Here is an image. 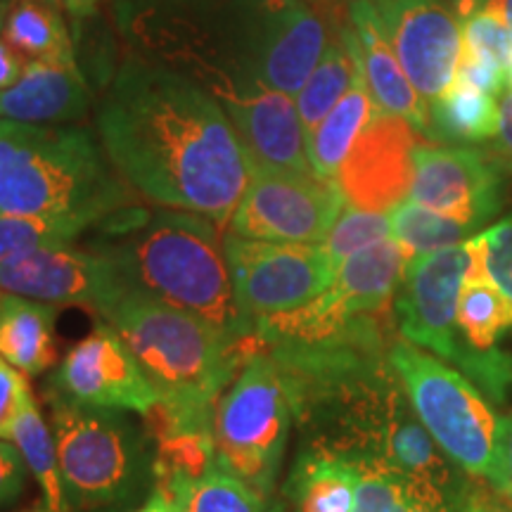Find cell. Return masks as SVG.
I'll return each instance as SVG.
<instances>
[{
	"label": "cell",
	"instance_id": "6da1fadb",
	"mask_svg": "<svg viewBox=\"0 0 512 512\" xmlns=\"http://www.w3.org/2000/svg\"><path fill=\"white\" fill-rule=\"evenodd\" d=\"M95 128L117 174L145 200L228 226L249 157L221 102L174 67L128 55L107 81Z\"/></svg>",
	"mask_w": 512,
	"mask_h": 512
},
{
	"label": "cell",
	"instance_id": "7a4b0ae2",
	"mask_svg": "<svg viewBox=\"0 0 512 512\" xmlns=\"http://www.w3.org/2000/svg\"><path fill=\"white\" fill-rule=\"evenodd\" d=\"M98 249L117 266L128 290L195 313L233 342H249L235 309L223 238L214 221L190 211L131 207L102 223Z\"/></svg>",
	"mask_w": 512,
	"mask_h": 512
},
{
	"label": "cell",
	"instance_id": "3957f363",
	"mask_svg": "<svg viewBox=\"0 0 512 512\" xmlns=\"http://www.w3.org/2000/svg\"><path fill=\"white\" fill-rule=\"evenodd\" d=\"M275 8L278 0H114V22L138 57L221 98L242 83H264Z\"/></svg>",
	"mask_w": 512,
	"mask_h": 512
},
{
	"label": "cell",
	"instance_id": "277c9868",
	"mask_svg": "<svg viewBox=\"0 0 512 512\" xmlns=\"http://www.w3.org/2000/svg\"><path fill=\"white\" fill-rule=\"evenodd\" d=\"M136 356L159 403L147 430L188 427L214 432L216 401L238 373L249 342L238 344L219 328L150 294L124 290L100 313Z\"/></svg>",
	"mask_w": 512,
	"mask_h": 512
},
{
	"label": "cell",
	"instance_id": "5b68a950",
	"mask_svg": "<svg viewBox=\"0 0 512 512\" xmlns=\"http://www.w3.org/2000/svg\"><path fill=\"white\" fill-rule=\"evenodd\" d=\"M138 207L91 131L0 119V214L79 216L95 226Z\"/></svg>",
	"mask_w": 512,
	"mask_h": 512
},
{
	"label": "cell",
	"instance_id": "8992f818",
	"mask_svg": "<svg viewBox=\"0 0 512 512\" xmlns=\"http://www.w3.org/2000/svg\"><path fill=\"white\" fill-rule=\"evenodd\" d=\"M389 361L415 415L441 451L510 501L505 418L489 399L456 368L401 337L392 344Z\"/></svg>",
	"mask_w": 512,
	"mask_h": 512
},
{
	"label": "cell",
	"instance_id": "52a82bcc",
	"mask_svg": "<svg viewBox=\"0 0 512 512\" xmlns=\"http://www.w3.org/2000/svg\"><path fill=\"white\" fill-rule=\"evenodd\" d=\"M69 510H117L155 489V446L117 411H95L48 392Z\"/></svg>",
	"mask_w": 512,
	"mask_h": 512
},
{
	"label": "cell",
	"instance_id": "ba28073f",
	"mask_svg": "<svg viewBox=\"0 0 512 512\" xmlns=\"http://www.w3.org/2000/svg\"><path fill=\"white\" fill-rule=\"evenodd\" d=\"M465 271V242L408 261L394 297L396 332L463 373L494 403H503L512 389V354L472 349L458 328V294Z\"/></svg>",
	"mask_w": 512,
	"mask_h": 512
},
{
	"label": "cell",
	"instance_id": "9c48e42d",
	"mask_svg": "<svg viewBox=\"0 0 512 512\" xmlns=\"http://www.w3.org/2000/svg\"><path fill=\"white\" fill-rule=\"evenodd\" d=\"M292 415L278 368L249 339L238 373L216 401L214 441L219 465L261 496L273 498Z\"/></svg>",
	"mask_w": 512,
	"mask_h": 512
},
{
	"label": "cell",
	"instance_id": "30bf717a",
	"mask_svg": "<svg viewBox=\"0 0 512 512\" xmlns=\"http://www.w3.org/2000/svg\"><path fill=\"white\" fill-rule=\"evenodd\" d=\"M235 309L247 335L259 320L302 309L335 280L337 268L318 245H287L223 235Z\"/></svg>",
	"mask_w": 512,
	"mask_h": 512
},
{
	"label": "cell",
	"instance_id": "8fae6325",
	"mask_svg": "<svg viewBox=\"0 0 512 512\" xmlns=\"http://www.w3.org/2000/svg\"><path fill=\"white\" fill-rule=\"evenodd\" d=\"M344 204L347 200L335 181L249 159V185L228 228L242 238L320 247Z\"/></svg>",
	"mask_w": 512,
	"mask_h": 512
},
{
	"label": "cell",
	"instance_id": "7c38bea8",
	"mask_svg": "<svg viewBox=\"0 0 512 512\" xmlns=\"http://www.w3.org/2000/svg\"><path fill=\"white\" fill-rule=\"evenodd\" d=\"M50 394L95 411H133L147 418L159 394L119 332L100 320L57 366Z\"/></svg>",
	"mask_w": 512,
	"mask_h": 512
},
{
	"label": "cell",
	"instance_id": "4fadbf2b",
	"mask_svg": "<svg viewBox=\"0 0 512 512\" xmlns=\"http://www.w3.org/2000/svg\"><path fill=\"white\" fill-rule=\"evenodd\" d=\"M124 290L117 266L105 254L95 247H74L72 242L34 249L0 264V292L55 306H88L98 316Z\"/></svg>",
	"mask_w": 512,
	"mask_h": 512
},
{
	"label": "cell",
	"instance_id": "5bb4252c",
	"mask_svg": "<svg viewBox=\"0 0 512 512\" xmlns=\"http://www.w3.org/2000/svg\"><path fill=\"white\" fill-rule=\"evenodd\" d=\"M399 57L403 72L425 102L451 86L460 55L463 29L451 3L444 0H370Z\"/></svg>",
	"mask_w": 512,
	"mask_h": 512
},
{
	"label": "cell",
	"instance_id": "9a60e30c",
	"mask_svg": "<svg viewBox=\"0 0 512 512\" xmlns=\"http://www.w3.org/2000/svg\"><path fill=\"white\" fill-rule=\"evenodd\" d=\"M408 200L475 230L501 209L503 178L484 152L418 143Z\"/></svg>",
	"mask_w": 512,
	"mask_h": 512
},
{
	"label": "cell",
	"instance_id": "2e32d148",
	"mask_svg": "<svg viewBox=\"0 0 512 512\" xmlns=\"http://www.w3.org/2000/svg\"><path fill=\"white\" fill-rule=\"evenodd\" d=\"M415 147L418 133L406 119L377 110L335 178L344 200L384 214L408 200Z\"/></svg>",
	"mask_w": 512,
	"mask_h": 512
},
{
	"label": "cell",
	"instance_id": "e0dca14e",
	"mask_svg": "<svg viewBox=\"0 0 512 512\" xmlns=\"http://www.w3.org/2000/svg\"><path fill=\"white\" fill-rule=\"evenodd\" d=\"M219 102L252 162L313 174L306 155V133L292 95L252 81L226 93Z\"/></svg>",
	"mask_w": 512,
	"mask_h": 512
},
{
	"label": "cell",
	"instance_id": "ac0fdd59",
	"mask_svg": "<svg viewBox=\"0 0 512 512\" xmlns=\"http://www.w3.org/2000/svg\"><path fill=\"white\" fill-rule=\"evenodd\" d=\"M339 36L354 50L377 110L406 119L418 136L427 138L430 107L403 72L399 57H396L392 43L384 34L380 17H377L375 5L370 0H351L347 8V22L339 29Z\"/></svg>",
	"mask_w": 512,
	"mask_h": 512
},
{
	"label": "cell",
	"instance_id": "d6986e66",
	"mask_svg": "<svg viewBox=\"0 0 512 512\" xmlns=\"http://www.w3.org/2000/svg\"><path fill=\"white\" fill-rule=\"evenodd\" d=\"M91 86L81 67L41 60L24 64L22 76L0 91V119L22 124H67L86 117Z\"/></svg>",
	"mask_w": 512,
	"mask_h": 512
},
{
	"label": "cell",
	"instance_id": "ffe728a7",
	"mask_svg": "<svg viewBox=\"0 0 512 512\" xmlns=\"http://www.w3.org/2000/svg\"><path fill=\"white\" fill-rule=\"evenodd\" d=\"M60 306L0 292V356L24 375H41L57 363L55 325Z\"/></svg>",
	"mask_w": 512,
	"mask_h": 512
},
{
	"label": "cell",
	"instance_id": "44dd1931",
	"mask_svg": "<svg viewBox=\"0 0 512 512\" xmlns=\"http://www.w3.org/2000/svg\"><path fill=\"white\" fill-rule=\"evenodd\" d=\"M285 494L294 512H354V465L344 453L311 446L299 453Z\"/></svg>",
	"mask_w": 512,
	"mask_h": 512
},
{
	"label": "cell",
	"instance_id": "7402d4cb",
	"mask_svg": "<svg viewBox=\"0 0 512 512\" xmlns=\"http://www.w3.org/2000/svg\"><path fill=\"white\" fill-rule=\"evenodd\" d=\"M375 112L377 105L370 95L366 76L358 67V76L349 93L332 107L328 117L320 121L311 136L306 138V155H309L313 174L325 178V181H335L344 159L349 157L351 147L356 145L358 136L375 117Z\"/></svg>",
	"mask_w": 512,
	"mask_h": 512
},
{
	"label": "cell",
	"instance_id": "603a6c76",
	"mask_svg": "<svg viewBox=\"0 0 512 512\" xmlns=\"http://www.w3.org/2000/svg\"><path fill=\"white\" fill-rule=\"evenodd\" d=\"M0 34L29 60L79 67L74 36L67 27L64 10L55 0H15L3 19Z\"/></svg>",
	"mask_w": 512,
	"mask_h": 512
},
{
	"label": "cell",
	"instance_id": "cb8c5ba5",
	"mask_svg": "<svg viewBox=\"0 0 512 512\" xmlns=\"http://www.w3.org/2000/svg\"><path fill=\"white\" fill-rule=\"evenodd\" d=\"M8 441L17 446V451L24 458V465L34 475L36 484L41 486L46 508L53 512H72L67 505V496H64L55 434L50 432L48 422L43 418L41 408H38L31 392L22 403V411L17 415Z\"/></svg>",
	"mask_w": 512,
	"mask_h": 512
},
{
	"label": "cell",
	"instance_id": "d4e9b609",
	"mask_svg": "<svg viewBox=\"0 0 512 512\" xmlns=\"http://www.w3.org/2000/svg\"><path fill=\"white\" fill-rule=\"evenodd\" d=\"M430 140L444 143H482L498 133V105L494 95L448 86L430 105Z\"/></svg>",
	"mask_w": 512,
	"mask_h": 512
},
{
	"label": "cell",
	"instance_id": "484cf974",
	"mask_svg": "<svg viewBox=\"0 0 512 512\" xmlns=\"http://www.w3.org/2000/svg\"><path fill=\"white\" fill-rule=\"evenodd\" d=\"M358 76V60L351 48L344 43L342 36L330 38L325 53L320 57L304 88L297 93V112L302 119L306 138L311 136L313 128L332 112L349 88L354 86Z\"/></svg>",
	"mask_w": 512,
	"mask_h": 512
},
{
	"label": "cell",
	"instance_id": "4316f807",
	"mask_svg": "<svg viewBox=\"0 0 512 512\" xmlns=\"http://www.w3.org/2000/svg\"><path fill=\"white\" fill-rule=\"evenodd\" d=\"M456 320L472 349L494 351L498 339L512 330V299L486 275L465 273Z\"/></svg>",
	"mask_w": 512,
	"mask_h": 512
},
{
	"label": "cell",
	"instance_id": "83f0119b",
	"mask_svg": "<svg viewBox=\"0 0 512 512\" xmlns=\"http://www.w3.org/2000/svg\"><path fill=\"white\" fill-rule=\"evenodd\" d=\"M171 498L178 512H280L273 498L261 496L221 465L195 482L181 484Z\"/></svg>",
	"mask_w": 512,
	"mask_h": 512
},
{
	"label": "cell",
	"instance_id": "f1b7e54d",
	"mask_svg": "<svg viewBox=\"0 0 512 512\" xmlns=\"http://www.w3.org/2000/svg\"><path fill=\"white\" fill-rule=\"evenodd\" d=\"M389 223H392V240L406 254V264L415 256L463 245L472 233L465 223L448 219L411 200H403L389 211Z\"/></svg>",
	"mask_w": 512,
	"mask_h": 512
},
{
	"label": "cell",
	"instance_id": "f546056e",
	"mask_svg": "<svg viewBox=\"0 0 512 512\" xmlns=\"http://www.w3.org/2000/svg\"><path fill=\"white\" fill-rule=\"evenodd\" d=\"M95 223L79 216L0 214V264L34 249L69 245Z\"/></svg>",
	"mask_w": 512,
	"mask_h": 512
},
{
	"label": "cell",
	"instance_id": "4dcf8cb0",
	"mask_svg": "<svg viewBox=\"0 0 512 512\" xmlns=\"http://www.w3.org/2000/svg\"><path fill=\"white\" fill-rule=\"evenodd\" d=\"M392 238V223L389 214L384 211H370L354 207V204H344L342 214L335 221V226L328 233V238L320 247L330 256V261L339 268L342 261H347L351 254L361 252V249L373 247L377 242Z\"/></svg>",
	"mask_w": 512,
	"mask_h": 512
},
{
	"label": "cell",
	"instance_id": "1f68e13d",
	"mask_svg": "<svg viewBox=\"0 0 512 512\" xmlns=\"http://www.w3.org/2000/svg\"><path fill=\"white\" fill-rule=\"evenodd\" d=\"M467 245V275H486L512 299V216L472 235Z\"/></svg>",
	"mask_w": 512,
	"mask_h": 512
},
{
	"label": "cell",
	"instance_id": "d6a6232c",
	"mask_svg": "<svg viewBox=\"0 0 512 512\" xmlns=\"http://www.w3.org/2000/svg\"><path fill=\"white\" fill-rule=\"evenodd\" d=\"M463 29V50L494 60L505 69L512 57V34L501 19L484 10H470L460 15Z\"/></svg>",
	"mask_w": 512,
	"mask_h": 512
},
{
	"label": "cell",
	"instance_id": "836d02e7",
	"mask_svg": "<svg viewBox=\"0 0 512 512\" xmlns=\"http://www.w3.org/2000/svg\"><path fill=\"white\" fill-rule=\"evenodd\" d=\"M505 83V69L494 60H486L482 55L470 53V50H463L460 55L458 69L453 74L451 86L467 88V91H477L484 95H496L503 91Z\"/></svg>",
	"mask_w": 512,
	"mask_h": 512
},
{
	"label": "cell",
	"instance_id": "e575fe53",
	"mask_svg": "<svg viewBox=\"0 0 512 512\" xmlns=\"http://www.w3.org/2000/svg\"><path fill=\"white\" fill-rule=\"evenodd\" d=\"M31 392L29 382L24 380V373H19L15 366H10L3 356H0V439H10L12 427L22 403Z\"/></svg>",
	"mask_w": 512,
	"mask_h": 512
},
{
	"label": "cell",
	"instance_id": "d590c367",
	"mask_svg": "<svg viewBox=\"0 0 512 512\" xmlns=\"http://www.w3.org/2000/svg\"><path fill=\"white\" fill-rule=\"evenodd\" d=\"M27 482V465L12 441L0 439V508L15 503Z\"/></svg>",
	"mask_w": 512,
	"mask_h": 512
},
{
	"label": "cell",
	"instance_id": "8d00e7d4",
	"mask_svg": "<svg viewBox=\"0 0 512 512\" xmlns=\"http://www.w3.org/2000/svg\"><path fill=\"white\" fill-rule=\"evenodd\" d=\"M451 8L456 12V17L470 10L489 12V15L501 19L512 34V0H451Z\"/></svg>",
	"mask_w": 512,
	"mask_h": 512
},
{
	"label": "cell",
	"instance_id": "74e56055",
	"mask_svg": "<svg viewBox=\"0 0 512 512\" xmlns=\"http://www.w3.org/2000/svg\"><path fill=\"white\" fill-rule=\"evenodd\" d=\"M498 150L512 164V91H503L498 100Z\"/></svg>",
	"mask_w": 512,
	"mask_h": 512
},
{
	"label": "cell",
	"instance_id": "f35d334b",
	"mask_svg": "<svg viewBox=\"0 0 512 512\" xmlns=\"http://www.w3.org/2000/svg\"><path fill=\"white\" fill-rule=\"evenodd\" d=\"M24 64L27 62H22V57H19L17 50L5 41L3 34H0V91L10 88L12 83L22 76Z\"/></svg>",
	"mask_w": 512,
	"mask_h": 512
},
{
	"label": "cell",
	"instance_id": "ab89813d",
	"mask_svg": "<svg viewBox=\"0 0 512 512\" xmlns=\"http://www.w3.org/2000/svg\"><path fill=\"white\" fill-rule=\"evenodd\" d=\"M57 5L64 10V15H69L74 22H83V19H91L98 15L100 5L105 0H55Z\"/></svg>",
	"mask_w": 512,
	"mask_h": 512
},
{
	"label": "cell",
	"instance_id": "60d3db41",
	"mask_svg": "<svg viewBox=\"0 0 512 512\" xmlns=\"http://www.w3.org/2000/svg\"><path fill=\"white\" fill-rule=\"evenodd\" d=\"M133 512H178V508H176L174 498L166 496L164 491L152 489V496L147 498V503H143L138 510H133Z\"/></svg>",
	"mask_w": 512,
	"mask_h": 512
},
{
	"label": "cell",
	"instance_id": "b9f144b4",
	"mask_svg": "<svg viewBox=\"0 0 512 512\" xmlns=\"http://www.w3.org/2000/svg\"><path fill=\"white\" fill-rule=\"evenodd\" d=\"M505 448H508V472H510V503H512V413L505 418Z\"/></svg>",
	"mask_w": 512,
	"mask_h": 512
},
{
	"label": "cell",
	"instance_id": "7bdbcfd3",
	"mask_svg": "<svg viewBox=\"0 0 512 512\" xmlns=\"http://www.w3.org/2000/svg\"><path fill=\"white\" fill-rule=\"evenodd\" d=\"M505 83H508V88L512 91V57H510L508 67H505Z\"/></svg>",
	"mask_w": 512,
	"mask_h": 512
},
{
	"label": "cell",
	"instance_id": "ee69618b",
	"mask_svg": "<svg viewBox=\"0 0 512 512\" xmlns=\"http://www.w3.org/2000/svg\"><path fill=\"white\" fill-rule=\"evenodd\" d=\"M12 3H15V0H0V10H8Z\"/></svg>",
	"mask_w": 512,
	"mask_h": 512
},
{
	"label": "cell",
	"instance_id": "f6af8a7d",
	"mask_svg": "<svg viewBox=\"0 0 512 512\" xmlns=\"http://www.w3.org/2000/svg\"><path fill=\"white\" fill-rule=\"evenodd\" d=\"M8 10H0V29H3V19H5V15H8Z\"/></svg>",
	"mask_w": 512,
	"mask_h": 512
},
{
	"label": "cell",
	"instance_id": "bcb514c9",
	"mask_svg": "<svg viewBox=\"0 0 512 512\" xmlns=\"http://www.w3.org/2000/svg\"><path fill=\"white\" fill-rule=\"evenodd\" d=\"M31 512H53L50 508H38V510H31Z\"/></svg>",
	"mask_w": 512,
	"mask_h": 512
},
{
	"label": "cell",
	"instance_id": "7dc6e473",
	"mask_svg": "<svg viewBox=\"0 0 512 512\" xmlns=\"http://www.w3.org/2000/svg\"><path fill=\"white\" fill-rule=\"evenodd\" d=\"M309 3H318V0H309Z\"/></svg>",
	"mask_w": 512,
	"mask_h": 512
}]
</instances>
